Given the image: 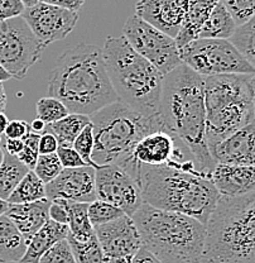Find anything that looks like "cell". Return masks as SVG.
I'll return each mask as SVG.
<instances>
[{"instance_id":"obj_55","label":"cell","mask_w":255,"mask_h":263,"mask_svg":"<svg viewBox=\"0 0 255 263\" xmlns=\"http://www.w3.org/2000/svg\"><path fill=\"white\" fill-rule=\"evenodd\" d=\"M15 263H23V262H15Z\"/></svg>"},{"instance_id":"obj_37","label":"cell","mask_w":255,"mask_h":263,"mask_svg":"<svg viewBox=\"0 0 255 263\" xmlns=\"http://www.w3.org/2000/svg\"><path fill=\"white\" fill-rule=\"evenodd\" d=\"M56 153L57 156H58L64 168H73V167L87 166L86 162L82 160L81 156L79 155V152L73 147L60 146Z\"/></svg>"},{"instance_id":"obj_46","label":"cell","mask_w":255,"mask_h":263,"mask_svg":"<svg viewBox=\"0 0 255 263\" xmlns=\"http://www.w3.org/2000/svg\"><path fill=\"white\" fill-rule=\"evenodd\" d=\"M22 139H23V142H24V146H28V147L33 148V149L38 151V144H40V139H41L40 133L29 129L28 132H27L26 136H24Z\"/></svg>"},{"instance_id":"obj_10","label":"cell","mask_w":255,"mask_h":263,"mask_svg":"<svg viewBox=\"0 0 255 263\" xmlns=\"http://www.w3.org/2000/svg\"><path fill=\"white\" fill-rule=\"evenodd\" d=\"M45 46L23 16L0 22V64L13 79L22 80L41 59Z\"/></svg>"},{"instance_id":"obj_9","label":"cell","mask_w":255,"mask_h":263,"mask_svg":"<svg viewBox=\"0 0 255 263\" xmlns=\"http://www.w3.org/2000/svg\"><path fill=\"white\" fill-rule=\"evenodd\" d=\"M182 64L202 76L255 73V68L230 40L196 38L180 48Z\"/></svg>"},{"instance_id":"obj_40","label":"cell","mask_w":255,"mask_h":263,"mask_svg":"<svg viewBox=\"0 0 255 263\" xmlns=\"http://www.w3.org/2000/svg\"><path fill=\"white\" fill-rule=\"evenodd\" d=\"M31 129V124L24 120H9L7 129H5V138H23L27 132Z\"/></svg>"},{"instance_id":"obj_12","label":"cell","mask_w":255,"mask_h":263,"mask_svg":"<svg viewBox=\"0 0 255 263\" xmlns=\"http://www.w3.org/2000/svg\"><path fill=\"white\" fill-rule=\"evenodd\" d=\"M194 160L188 148L167 129L150 132L134 147L133 152L117 163L134 180H138L139 164L145 166H182Z\"/></svg>"},{"instance_id":"obj_51","label":"cell","mask_w":255,"mask_h":263,"mask_svg":"<svg viewBox=\"0 0 255 263\" xmlns=\"http://www.w3.org/2000/svg\"><path fill=\"white\" fill-rule=\"evenodd\" d=\"M250 90H251V98H253V104H254V111H255V73L250 75Z\"/></svg>"},{"instance_id":"obj_34","label":"cell","mask_w":255,"mask_h":263,"mask_svg":"<svg viewBox=\"0 0 255 263\" xmlns=\"http://www.w3.org/2000/svg\"><path fill=\"white\" fill-rule=\"evenodd\" d=\"M73 148L79 152V155L81 156L82 160L86 162L87 166L97 167L94 161H92V152H94L95 147V136H94V127H92V123H90L89 125L82 129V132L77 136V138L73 142Z\"/></svg>"},{"instance_id":"obj_4","label":"cell","mask_w":255,"mask_h":263,"mask_svg":"<svg viewBox=\"0 0 255 263\" xmlns=\"http://www.w3.org/2000/svg\"><path fill=\"white\" fill-rule=\"evenodd\" d=\"M144 248L162 263H201L206 224L186 214L143 202L133 214Z\"/></svg>"},{"instance_id":"obj_33","label":"cell","mask_w":255,"mask_h":263,"mask_svg":"<svg viewBox=\"0 0 255 263\" xmlns=\"http://www.w3.org/2000/svg\"><path fill=\"white\" fill-rule=\"evenodd\" d=\"M62 170L64 166L57 153H47V155H40L33 171L47 185L61 174Z\"/></svg>"},{"instance_id":"obj_54","label":"cell","mask_w":255,"mask_h":263,"mask_svg":"<svg viewBox=\"0 0 255 263\" xmlns=\"http://www.w3.org/2000/svg\"><path fill=\"white\" fill-rule=\"evenodd\" d=\"M4 155H5V151L4 148L0 146V166H2L3 161H4Z\"/></svg>"},{"instance_id":"obj_16","label":"cell","mask_w":255,"mask_h":263,"mask_svg":"<svg viewBox=\"0 0 255 263\" xmlns=\"http://www.w3.org/2000/svg\"><path fill=\"white\" fill-rule=\"evenodd\" d=\"M95 170L92 166L64 168L56 179L46 185V196L49 200L92 202L97 199Z\"/></svg>"},{"instance_id":"obj_23","label":"cell","mask_w":255,"mask_h":263,"mask_svg":"<svg viewBox=\"0 0 255 263\" xmlns=\"http://www.w3.org/2000/svg\"><path fill=\"white\" fill-rule=\"evenodd\" d=\"M28 242L7 214L0 215V263L21 262Z\"/></svg>"},{"instance_id":"obj_52","label":"cell","mask_w":255,"mask_h":263,"mask_svg":"<svg viewBox=\"0 0 255 263\" xmlns=\"http://www.w3.org/2000/svg\"><path fill=\"white\" fill-rule=\"evenodd\" d=\"M8 208H9V202H8L7 200H4L0 197V215H3V214L7 213Z\"/></svg>"},{"instance_id":"obj_17","label":"cell","mask_w":255,"mask_h":263,"mask_svg":"<svg viewBox=\"0 0 255 263\" xmlns=\"http://www.w3.org/2000/svg\"><path fill=\"white\" fill-rule=\"evenodd\" d=\"M190 0H138L135 14L171 37H177Z\"/></svg>"},{"instance_id":"obj_31","label":"cell","mask_w":255,"mask_h":263,"mask_svg":"<svg viewBox=\"0 0 255 263\" xmlns=\"http://www.w3.org/2000/svg\"><path fill=\"white\" fill-rule=\"evenodd\" d=\"M35 110H37V118L42 119L46 124L57 122L70 114L67 106L60 99L49 97V95L37 101Z\"/></svg>"},{"instance_id":"obj_18","label":"cell","mask_w":255,"mask_h":263,"mask_svg":"<svg viewBox=\"0 0 255 263\" xmlns=\"http://www.w3.org/2000/svg\"><path fill=\"white\" fill-rule=\"evenodd\" d=\"M215 163L255 164V122L208 147Z\"/></svg>"},{"instance_id":"obj_8","label":"cell","mask_w":255,"mask_h":263,"mask_svg":"<svg viewBox=\"0 0 255 263\" xmlns=\"http://www.w3.org/2000/svg\"><path fill=\"white\" fill-rule=\"evenodd\" d=\"M249 81L245 73L205 76L207 147L255 122Z\"/></svg>"},{"instance_id":"obj_11","label":"cell","mask_w":255,"mask_h":263,"mask_svg":"<svg viewBox=\"0 0 255 263\" xmlns=\"http://www.w3.org/2000/svg\"><path fill=\"white\" fill-rule=\"evenodd\" d=\"M123 33L129 45L163 75L182 65L175 38L153 27L141 16H129L123 27Z\"/></svg>"},{"instance_id":"obj_15","label":"cell","mask_w":255,"mask_h":263,"mask_svg":"<svg viewBox=\"0 0 255 263\" xmlns=\"http://www.w3.org/2000/svg\"><path fill=\"white\" fill-rule=\"evenodd\" d=\"M22 16L46 48L51 43L65 40L73 31L79 21V12L40 2L34 7L26 8Z\"/></svg>"},{"instance_id":"obj_28","label":"cell","mask_w":255,"mask_h":263,"mask_svg":"<svg viewBox=\"0 0 255 263\" xmlns=\"http://www.w3.org/2000/svg\"><path fill=\"white\" fill-rule=\"evenodd\" d=\"M45 197H47L46 196V183L31 170L18 183L7 201L9 204H24V202L42 200Z\"/></svg>"},{"instance_id":"obj_29","label":"cell","mask_w":255,"mask_h":263,"mask_svg":"<svg viewBox=\"0 0 255 263\" xmlns=\"http://www.w3.org/2000/svg\"><path fill=\"white\" fill-rule=\"evenodd\" d=\"M67 239L77 263H108L100 242L96 237V233L91 238L85 240L76 239L70 234H68Z\"/></svg>"},{"instance_id":"obj_44","label":"cell","mask_w":255,"mask_h":263,"mask_svg":"<svg viewBox=\"0 0 255 263\" xmlns=\"http://www.w3.org/2000/svg\"><path fill=\"white\" fill-rule=\"evenodd\" d=\"M128 263H162V262L152 253V252H149L147 248L142 247V248L136 252L135 256H134Z\"/></svg>"},{"instance_id":"obj_1","label":"cell","mask_w":255,"mask_h":263,"mask_svg":"<svg viewBox=\"0 0 255 263\" xmlns=\"http://www.w3.org/2000/svg\"><path fill=\"white\" fill-rule=\"evenodd\" d=\"M160 113L167 129L188 148L197 167L211 177L216 163L206 141L205 76L185 64L164 75Z\"/></svg>"},{"instance_id":"obj_32","label":"cell","mask_w":255,"mask_h":263,"mask_svg":"<svg viewBox=\"0 0 255 263\" xmlns=\"http://www.w3.org/2000/svg\"><path fill=\"white\" fill-rule=\"evenodd\" d=\"M124 214L125 213L117 206L100 199H96L89 204V218L94 227L115 220Z\"/></svg>"},{"instance_id":"obj_38","label":"cell","mask_w":255,"mask_h":263,"mask_svg":"<svg viewBox=\"0 0 255 263\" xmlns=\"http://www.w3.org/2000/svg\"><path fill=\"white\" fill-rule=\"evenodd\" d=\"M26 10L22 0H0V22L21 16Z\"/></svg>"},{"instance_id":"obj_26","label":"cell","mask_w":255,"mask_h":263,"mask_svg":"<svg viewBox=\"0 0 255 263\" xmlns=\"http://www.w3.org/2000/svg\"><path fill=\"white\" fill-rule=\"evenodd\" d=\"M31 170L22 163L16 156L5 152L4 161L0 166V197L8 200L18 183Z\"/></svg>"},{"instance_id":"obj_35","label":"cell","mask_w":255,"mask_h":263,"mask_svg":"<svg viewBox=\"0 0 255 263\" xmlns=\"http://www.w3.org/2000/svg\"><path fill=\"white\" fill-rule=\"evenodd\" d=\"M229 10L238 26L246 23L255 15V0H220Z\"/></svg>"},{"instance_id":"obj_22","label":"cell","mask_w":255,"mask_h":263,"mask_svg":"<svg viewBox=\"0 0 255 263\" xmlns=\"http://www.w3.org/2000/svg\"><path fill=\"white\" fill-rule=\"evenodd\" d=\"M219 2L220 0H190L182 26L175 37L178 47H183L188 42L199 38L200 31Z\"/></svg>"},{"instance_id":"obj_7","label":"cell","mask_w":255,"mask_h":263,"mask_svg":"<svg viewBox=\"0 0 255 263\" xmlns=\"http://www.w3.org/2000/svg\"><path fill=\"white\" fill-rule=\"evenodd\" d=\"M90 118L95 136L92 161L97 166L120 163L131 155L135 144L144 136L150 132L167 129L161 113L147 117L122 101L104 106Z\"/></svg>"},{"instance_id":"obj_2","label":"cell","mask_w":255,"mask_h":263,"mask_svg":"<svg viewBox=\"0 0 255 263\" xmlns=\"http://www.w3.org/2000/svg\"><path fill=\"white\" fill-rule=\"evenodd\" d=\"M138 185L144 202L158 208L190 215L207 224L220 194L210 175L190 160L182 166H145L139 164Z\"/></svg>"},{"instance_id":"obj_47","label":"cell","mask_w":255,"mask_h":263,"mask_svg":"<svg viewBox=\"0 0 255 263\" xmlns=\"http://www.w3.org/2000/svg\"><path fill=\"white\" fill-rule=\"evenodd\" d=\"M46 128H47V124H46L42 119H40V118H37V119H34L31 123V129L33 132H37V133L40 134L43 133V132L46 130Z\"/></svg>"},{"instance_id":"obj_13","label":"cell","mask_w":255,"mask_h":263,"mask_svg":"<svg viewBox=\"0 0 255 263\" xmlns=\"http://www.w3.org/2000/svg\"><path fill=\"white\" fill-rule=\"evenodd\" d=\"M95 182L97 199L115 205L129 216H133L143 205L141 186L117 164L109 163L96 167Z\"/></svg>"},{"instance_id":"obj_6","label":"cell","mask_w":255,"mask_h":263,"mask_svg":"<svg viewBox=\"0 0 255 263\" xmlns=\"http://www.w3.org/2000/svg\"><path fill=\"white\" fill-rule=\"evenodd\" d=\"M201 263H255V190L220 196L206 224Z\"/></svg>"},{"instance_id":"obj_45","label":"cell","mask_w":255,"mask_h":263,"mask_svg":"<svg viewBox=\"0 0 255 263\" xmlns=\"http://www.w3.org/2000/svg\"><path fill=\"white\" fill-rule=\"evenodd\" d=\"M24 142L21 138H5L4 151L12 156H18L23 151Z\"/></svg>"},{"instance_id":"obj_48","label":"cell","mask_w":255,"mask_h":263,"mask_svg":"<svg viewBox=\"0 0 255 263\" xmlns=\"http://www.w3.org/2000/svg\"><path fill=\"white\" fill-rule=\"evenodd\" d=\"M8 124H9V119H8L7 115L4 114V111H0V136L5 133Z\"/></svg>"},{"instance_id":"obj_53","label":"cell","mask_w":255,"mask_h":263,"mask_svg":"<svg viewBox=\"0 0 255 263\" xmlns=\"http://www.w3.org/2000/svg\"><path fill=\"white\" fill-rule=\"evenodd\" d=\"M22 3H23L26 8H31V7H34V5H37L38 3H40V0H22Z\"/></svg>"},{"instance_id":"obj_19","label":"cell","mask_w":255,"mask_h":263,"mask_svg":"<svg viewBox=\"0 0 255 263\" xmlns=\"http://www.w3.org/2000/svg\"><path fill=\"white\" fill-rule=\"evenodd\" d=\"M211 180L220 196H243L255 190V164L216 163Z\"/></svg>"},{"instance_id":"obj_30","label":"cell","mask_w":255,"mask_h":263,"mask_svg":"<svg viewBox=\"0 0 255 263\" xmlns=\"http://www.w3.org/2000/svg\"><path fill=\"white\" fill-rule=\"evenodd\" d=\"M230 41L255 68V15L246 23L238 26Z\"/></svg>"},{"instance_id":"obj_20","label":"cell","mask_w":255,"mask_h":263,"mask_svg":"<svg viewBox=\"0 0 255 263\" xmlns=\"http://www.w3.org/2000/svg\"><path fill=\"white\" fill-rule=\"evenodd\" d=\"M52 200L45 197L33 202L24 204H9L7 215L21 230L27 242L32 239L33 235L38 232L49 220V206Z\"/></svg>"},{"instance_id":"obj_3","label":"cell","mask_w":255,"mask_h":263,"mask_svg":"<svg viewBox=\"0 0 255 263\" xmlns=\"http://www.w3.org/2000/svg\"><path fill=\"white\" fill-rule=\"evenodd\" d=\"M49 97L62 101L70 113L92 115L119 101L106 71L103 49L80 45L66 51L49 75Z\"/></svg>"},{"instance_id":"obj_50","label":"cell","mask_w":255,"mask_h":263,"mask_svg":"<svg viewBox=\"0 0 255 263\" xmlns=\"http://www.w3.org/2000/svg\"><path fill=\"white\" fill-rule=\"evenodd\" d=\"M10 79H13V76L10 75L9 72L7 71V68L4 67L2 64H0V82H5L9 81Z\"/></svg>"},{"instance_id":"obj_14","label":"cell","mask_w":255,"mask_h":263,"mask_svg":"<svg viewBox=\"0 0 255 263\" xmlns=\"http://www.w3.org/2000/svg\"><path fill=\"white\" fill-rule=\"evenodd\" d=\"M94 229L108 263H128L143 247L133 218L127 214Z\"/></svg>"},{"instance_id":"obj_42","label":"cell","mask_w":255,"mask_h":263,"mask_svg":"<svg viewBox=\"0 0 255 263\" xmlns=\"http://www.w3.org/2000/svg\"><path fill=\"white\" fill-rule=\"evenodd\" d=\"M16 157L19 158V161H21L22 163L26 164L29 170H34L35 163H37L38 157H40V152L35 149H33V148H31V147L24 146L23 151H22V152L19 153Z\"/></svg>"},{"instance_id":"obj_21","label":"cell","mask_w":255,"mask_h":263,"mask_svg":"<svg viewBox=\"0 0 255 263\" xmlns=\"http://www.w3.org/2000/svg\"><path fill=\"white\" fill-rule=\"evenodd\" d=\"M70 234V228L67 224L58 223L49 219L47 223L42 227L29 240L27 252L21 262L23 263H38L41 257L56 245L60 240L66 239Z\"/></svg>"},{"instance_id":"obj_5","label":"cell","mask_w":255,"mask_h":263,"mask_svg":"<svg viewBox=\"0 0 255 263\" xmlns=\"http://www.w3.org/2000/svg\"><path fill=\"white\" fill-rule=\"evenodd\" d=\"M103 57L117 99L133 110L147 115L161 111L164 75L122 37H108Z\"/></svg>"},{"instance_id":"obj_27","label":"cell","mask_w":255,"mask_h":263,"mask_svg":"<svg viewBox=\"0 0 255 263\" xmlns=\"http://www.w3.org/2000/svg\"><path fill=\"white\" fill-rule=\"evenodd\" d=\"M89 204L90 202H79L67 200V226L70 228V235H72L76 239H89L95 234L94 226H92L89 218Z\"/></svg>"},{"instance_id":"obj_39","label":"cell","mask_w":255,"mask_h":263,"mask_svg":"<svg viewBox=\"0 0 255 263\" xmlns=\"http://www.w3.org/2000/svg\"><path fill=\"white\" fill-rule=\"evenodd\" d=\"M49 219L58 223H68V210H67V200L65 199H54L52 200L51 206H49Z\"/></svg>"},{"instance_id":"obj_41","label":"cell","mask_w":255,"mask_h":263,"mask_svg":"<svg viewBox=\"0 0 255 263\" xmlns=\"http://www.w3.org/2000/svg\"><path fill=\"white\" fill-rule=\"evenodd\" d=\"M60 144L56 137L51 132H45L41 134L40 144H38V152L40 155H47V153H56Z\"/></svg>"},{"instance_id":"obj_36","label":"cell","mask_w":255,"mask_h":263,"mask_svg":"<svg viewBox=\"0 0 255 263\" xmlns=\"http://www.w3.org/2000/svg\"><path fill=\"white\" fill-rule=\"evenodd\" d=\"M38 263H77L68 239L60 240L41 257Z\"/></svg>"},{"instance_id":"obj_49","label":"cell","mask_w":255,"mask_h":263,"mask_svg":"<svg viewBox=\"0 0 255 263\" xmlns=\"http://www.w3.org/2000/svg\"><path fill=\"white\" fill-rule=\"evenodd\" d=\"M7 108V94H5L3 82H0V111H4Z\"/></svg>"},{"instance_id":"obj_25","label":"cell","mask_w":255,"mask_h":263,"mask_svg":"<svg viewBox=\"0 0 255 263\" xmlns=\"http://www.w3.org/2000/svg\"><path fill=\"white\" fill-rule=\"evenodd\" d=\"M90 123H91L90 115L70 113L66 115L65 118H62V119L51 123V124H47L46 130L51 132L56 137L60 146L72 147L73 142L77 138L79 134Z\"/></svg>"},{"instance_id":"obj_43","label":"cell","mask_w":255,"mask_h":263,"mask_svg":"<svg viewBox=\"0 0 255 263\" xmlns=\"http://www.w3.org/2000/svg\"><path fill=\"white\" fill-rule=\"evenodd\" d=\"M42 3H47V4L57 5V7L65 8V9L72 10V12H79L81 7L84 5L85 0H40Z\"/></svg>"},{"instance_id":"obj_24","label":"cell","mask_w":255,"mask_h":263,"mask_svg":"<svg viewBox=\"0 0 255 263\" xmlns=\"http://www.w3.org/2000/svg\"><path fill=\"white\" fill-rule=\"evenodd\" d=\"M238 28L237 22L234 21L229 10L218 3L210 16L205 22L204 27L200 31L199 38H218V40H230Z\"/></svg>"}]
</instances>
